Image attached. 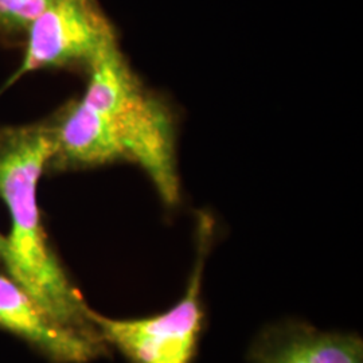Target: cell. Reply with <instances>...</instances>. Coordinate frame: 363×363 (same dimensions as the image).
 <instances>
[{
  "mask_svg": "<svg viewBox=\"0 0 363 363\" xmlns=\"http://www.w3.org/2000/svg\"><path fill=\"white\" fill-rule=\"evenodd\" d=\"M52 155V127L28 125L0 135V196L11 216L1 262L13 281L58 323L101 337L91 308L54 255L40 223L37 187Z\"/></svg>",
  "mask_w": 363,
  "mask_h": 363,
  "instance_id": "1",
  "label": "cell"
},
{
  "mask_svg": "<svg viewBox=\"0 0 363 363\" xmlns=\"http://www.w3.org/2000/svg\"><path fill=\"white\" fill-rule=\"evenodd\" d=\"M82 100L112 118L125 159L138 163L167 206L179 202L175 125L167 106L145 91L118 46L91 65Z\"/></svg>",
  "mask_w": 363,
  "mask_h": 363,
  "instance_id": "2",
  "label": "cell"
},
{
  "mask_svg": "<svg viewBox=\"0 0 363 363\" xmlns=\"http://www.w3.org/2000/svg\"><path fill=\"white\" fill-rule=\"evenodd\" d=\"M211 241L213 220L202 216L187 289L167 311L140 319H112L91 310V320L104 343L116 347L130 363H194L206 325L202 280Z\"/></svg>",
  "mask_w": 363,
  "mask_h": 363,
  "instance_id": "3",
  "label": "cell"
},
{
  "mask_svg": "<svg viewBox=\"0 0 363 363\" xmlns=\"http://www.w3.org/2000/svg\"><path fill=\"white\" fill-rule=\"evenodd\" d=\"M117 46L115 28L97 0H54L27 30L16 79L39 69L86 64Z\"/></svg>",
  "mask_w": 363,
  "mask_h": 363,
  "instance_id": "4",
  "label": "cell"
},
{
  "mask_svg": "<svg viewBox=\"0 0 363 363\" xmlns=\"http://www.w3.org/2000/svg\"><path fill=\"white\" fill-rule=\"evenodd\" d=\"M0 327L57 363H88L106 352L101 337L58 323L13 279L0 274Z\"/></svg>",
  "mask_w": 363,
  "mask_h": 363,
  "instance_id": "5",
  "label": "cell"
},
{
  "mask_svg": "<svg viewBox=\"0 0 363 363\" xmlns=\"http://www.w3.org/2000/svg\"><path fill=\"white\" fill-rule=\"evenodd\" d=\"M249 363H363L357 334L327 333L298 320L262 330L247 352Z\"/></svg>",
  "mask_w": 363,
  "mask_h": 363,
  "instance_id": "6",
  "label": "cell"
},
{
  "mask_svg": "<svg viewBox=\"0 0 363 363\" xmlns=\"http://www.w3.org/2000/svg\"><path fill=\"white\" fill-rule=\"evenodd\" d=\"M52 162L64 167H91L125 159L112 118L82 99L52 127Z\"/></svg>",
  "mask_w": 363,
  "mask_h": 363,
  "instance_id": "7",
  "label": "cell"
},
{
  "mask_svg": "<svg viewBox=\"0 0 363 363\" xmlns=\"http://www.w3.org/2000/svg\"><path fill=\"white\" fill-rule=\"evenodd\" d=\"M54 0H0V31L13 34L28 30Z\"/></svg>",
  "mask_w": 363,
  "mask_h": 363,
  "instance_id": "8",
  "label": "cell"
},
{
  "mask_svg": "<svg viewBox=\"0 0 363 363\" xmlns=\"http://www.w3.org/2000/svg\"><path fill=\"white\" fill-rule=\"evenodd\" d=\"M4 250H6V237H3V235L0 234V261H3Z\"/></svg>",
  "mask_w": 363,
  "mask_h": 363,
  "instance_id": "9",
  "label": "cell"
}]
</instances>
